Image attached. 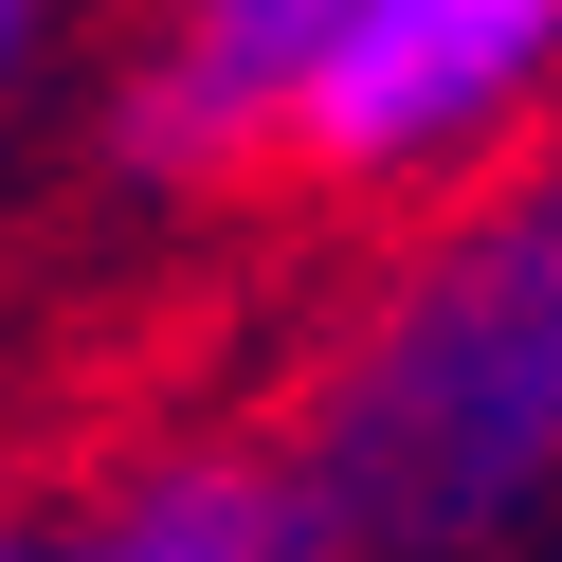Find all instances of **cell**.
Instances as JSON below:
<instances>
[{
  "mask_svg": "<svg viewBox=\"0 0 562 562\" xmlns=\"http://www.w3.org/2000/svg\"><path fill=\"white\" fill-rule=\"evenodd\" d=\"M0 562H37V544H19V526H0Z\"/></svg>",
  "mask_w": 562,
  "mask_h": 562,
  "instance_id": "6",
  "label": "cell"
},
{
  "mask_svg": "<svg viewBox=\"0 0 562 562\" xmlns=\"http://www.w3.org/2000/svg\"><path fill=\"white\" fill-rule=\"evenodd\" d=\"M308 526H327L308 472H236V453H200V472H146L74 562H308Z\"/></svg>",
  "mask_w": 562,
  "mask_h": 562,
  "instance_id": "4",
  "label": "cell"
},
{
  "mask_svg": "<svg viewBox=\"0 0 562 562\" xmlns=\"http://www.w3.org/2000/svg\"><path fill=\"white\" fill-rule=\"evenodd\" d=\"M562 472V164L508 182L327 381L308 490L381 544H472Z\"/></svg>",
  "mask_w": 562,
  "mask_h": 562,
  "instance_id": "1",
  "label": "cell"
},
{
  "mask_svg": "<svg viewBox=\"0 0 562 562\" xmlns=\"http://www.w3.org/2000/svg\"><path fill=\"white\" fill-rule=\"evenodd\" d=\"M19 55H37V19H19V0H0V74H19Z\"/></svg>",
  "mask_w": 562,
  "mask_h": 562,
  "instance_id": "5",
  "label": "cell"
},
{
  "mask_svg": "<svg viewBox=\"0 0 562 562\" xmlns=\"http://www.w3.org/2000/svg\"><path fill=\"white\" fill-rule=\"evenodd\" d=\"M562 0H327V74H308L291 146L327 182H436L508 110H544Z\"/></svg>",
  "mask_w": 562,
  "mask_h": 562,
  "instance_id": "2",
  "label": "cell"
},
{
  "mask_svg": "<svg viewBox=\"0 0 562 562\" xmlns=\"http://www.w3.org/2000/svg\"><path fill=\"white\" fill-rule=\"evenodd\" d=\"M308 74H327V0H200L182 37L127 74V164H164V182L272 164L308 127Z\"/></svg>",
  "mask_w": 562,
  "mask_h": 562,
  "instance_id": "3",
  "label": "cell"
}]
</instances>
